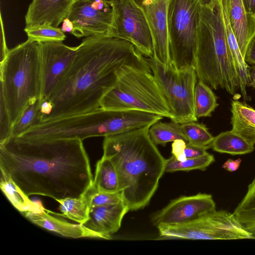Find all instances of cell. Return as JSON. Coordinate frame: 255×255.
<instances>
[{"label": "cell", "instance_id": "6da1fadb", "mask_svg": "<svg viewBox=\"0 0 255 255\" xmlns=\"http://www.w3.org/2000/svg\"><path fill=\"white\" fill-rule=\"evenodd\" d=\"M0 169L27 196L55 200L80 197L94 179L83 140L76 138L26 141L11 137L0 143Z\"/></svg>", "mask_w": 255, "mask_h": 255}, {"label": "cell", "instance_id": "7a4b0ae2", "mask_svg": "<svg viewBox=\"0 0 255 255\" xmlns=\"http://www.w3.org/2000/svg\"><path fill=\"white\" fill-rule=\"evenodd\" d=\"M131 66L151 71L129 42L108 36L86 37L66 75L51 95V112L41 122L94 111L116 84L120 70Z\"/></svg>", "mask_w": 255, "mask_h": 255}, {"label": "cell", "instance_id": "3957f363", "mask_svg": "<svg viewBox=\"0 0 255 255\" xmlns=\"http://www.w3.org/2000/svg\"><path fill=\"white\" fill-rule=\"evenodd\" d=\"M150 126L104 137L103 154L113 163L119 191L129 211L144 208L165 172V159L148 134Z\"/></svg>", "mask_w": 255, "mask_h": 255}, {"label": "cell", "instance_id": "277c9868", "mask_svg": "<svg viewBox=\"0 0 255 255\" xmlns=\"http://www.w3.org/2000/svg\"><path fill=\"white\" fill-rule=\"evenodd\" d=\"M195 72L211 88L235 95L239 81L229 51L221 0L212 7L202 6L198 26Z\"/></svg>", "mask_w": 255, "mask_h": 255}, {"label": "cell", "instance_id": "5b68a950", "mask_svg": "<svg viewBox=\"0 0 255 255\" xmlns=\"http://www.w3.org/2000/svg\"><path fill=\"white\" fill-rule=\"evenodd\" d=\"M0 96L13 126L26 107L40 98V43L27 39L9 49L0 62Z\"/></svg>", "mask_w": 255, "mask_h": 255}, {"label": "cell", "instance_id": "8992f818", "mask_svg": "<svg viewBox=\"0 0 255 255\" xmlns=\"http://www.w3.org/2000/svg\"><path fill=\"white\" fill-rule=\"evenodd\" d=\"M100 107L135 110L171 119L170 108L151 71L131 66L120 70L115 85L103 97Z\"/></svg>", "mask_w": 255, "mask_h": 255}, {"label": "cell", "instance_id": "52a82bcc", "mask_svg": "<svg viewBox=\"0 0 255 255\" xmlns=\"http://www.w3.org/2000/svg\"><path fill=\"white\" fill-rule=\"evenodd\" d=\"M123 125V118L118 112L100 107L91 112L39 123L15 137L26 141L65 138L83 140L118 134Z\"/></svg>", "mask_w": 255, "mask_h": 255}, {"label": "cell", "instance_id": "ba28073f", "mask_svg": "<svg viewBox=\"0 0 255 255\" xmlns=\"http://www.w3.org/2000/svg\"><path fill=\"white\" fill-rule=\"evenodd\" d=\"M202 7L199 0H168L169 53L171 67L176 70L195 69Z\"/></svg>", "mask_w": 255, "mask_h": 255}, {"label": "cell", "instance_id": "9c48e42d", "mask_svg": "<svg viewBox=\"0 0 255 255\" xmlns=\"http://www.w3.org/2000/svg\"><path fill=\"white\" fill-rule=\"evenodd\" d=\"M146 60L170 108L171 121L180 124L197 122L194 98L198 78L195 69L176 70L153 57Z\"/></svg>", "mask_w": 255, "mask_h": 255}, {"label": "cell", "instance_id": "30bf717a", "mask_svg": "<svg viewBox=\"0 0 255 255\" xmlns=\"http://www.w3.org/2000/svg\"><path fill=\"white\" fill-rule=\"evenodd\" d=\"M157 228L160 239H255L234 213L225 210H215L186 224Z\"/></svg>", "mask_w": 255, "mask_h": 255}, {"label": "cell", "instance_id": "8fae6325", "mask_svg": "<svg viewBox=\"0 0 255 255\" xmlns=\"http://www.w3.org/2000/svg\"><path fill=\"white\" fill-rule=\"evenodd\" d=\"M114 9L109 36L128 41L144 57L153 56L151 32L141 9L134 0H110Z\"/></svg>", "mask_w": 255, "mask_h": 255}, {"label": "cell", "instance_id": "7c38bea8", "mask_svg": "<svg viewBox=\"0 0 255 255\" xmlns=\"http://www.w3.org/2000/svg\"><path fill=\"white\" fill-rule=\"evenodd\" d=\"M77 38L109 36L114 20V9L110 0H74L66 18Z\"/></svg>", "mask_w": 255, "mask_h": 255}, {"label": "cell", "instance_id": "4fadbf2b", "mask_svg": "<svg viewBox=\"0 0 255 255\" xmlns=\"http://www.w3.org/2000/svg\"><path fill=\"white\" fill-rule=\"evenodd\" d=\"M41 91L39 102L49 100L69 69L77 46L70 47L62 42L40 43Z\"/></svg>", "mask_w": 255, "mask_h": 255}, {"label": "cell", "instance_id": "5bb4252c", "mask_svg": "<svg viewBox=\"0 0 255 255\" xmlns=\"http://www.w3.org/2000/svg\"><path fill=\"white\" fill-rule=\"evenodd\" d=\"M215 210L216 204L212 196L199 193L172 200L154 214L151 220L156 227L179 225L194 221Z\"/></svg>", "mask_w": 255, "mask_h": 255}, {"label": "cell", "instance_id": "9a60e30c", "mask_svg": "<svg viewBox=\"0 0 255 255\" xmlns=\"http://www.w3.org/2000/svg\"><path fill=\"white\" fill-rule=\"evenodd\" d=\"M142 11L153 42V57L171 67L168 48L167 10L168 0H134Z\"/></svg>", "mask_w": 255, "mask_h": 255}, {"label": "cell", "instance_id": "2e32d148", "mask_svg": "<svg viewBox=\"0 0 255 255\" xmlns=\"http://www.w3.org/2000/svg\"><path fill=\"white\" fill-rule=\"evenodd\" d=\"M221 2L245 59L248 47L255 37V16L247 11L242 0H221Z\"/></svg>", "mask_w": 255, "mask_h": 255}, {"label": "cell", "instance_id": "e0dca14e", "mask_svg": "<svg viewBox=\"0 0 255 255\" xmlns=\"http://www.w3.org/2000/svg\"><path fill=\"white\" fill-rule=\"evenodd\" d=\"M73 0H32L25 15V27L43 24L58 27L66 18Z\"/></svg>", "mask_w": 255, "mask_h": 255}, {"label": "cell", "instance_id": "ac0fdd59", "mask_svg": "<svg viewBox=\"0 0 255 255\" xmlns=\"http://www.w3.org/2000/svg\"><path fill=\"white\" fill-rule=\"evenodd\" d=\"M129 211L123 201L118 203L90 208L89 219L83 225L110 240L111 235L121 228L124 217Z\"/></svg>", "mask_w": 255, "mask_h": 255}, {"label": "cell", "instance_id": "d6986e66", "mask_svg": "<svg viewBox=\"0 0 255 255\" xmlns=\"http://www.w3.org/2000/svg\"><path fill=\"white\" fill-rule=\"evenodd\" d=\"M22 214L34 224L62 236L105 239L103 235L89 230L83 225L70 223L49 215L46 209L38 213L26 212Z\"/></svg>", "mask_w": 255, "mask_h": 255}, {"label": "cell", "instance_id": "ffe728a7", "mask_svg": "<svg viewBox=\"0 0 255 255\" xmlns=\"http://www.w3.org/2000/svg\"><path fill=\"white\" fill-rule=\"evenodd\" d=\"M231 130L249 143L255 144V109L244 102H231Z\"/></svg>", "mask_w": 255, "mask_h": 255}, {"label": "cell", "instance_id": "44dd1931", "mask_svg": "<svg viewBox=\"0 0 255 255\" xmlns=\"http://www.w3.org/2000/svg\"><path fill=\"white\" fill-rule=\"evenodd\" d=\"M0 187L11 204L19 212L38 213L45 210L40 202L31 200L9 176L2 172Z\"/></svg>", "mask_w": 255, "mask_h": 255}, {"label": "cell", "instance_id": "7402d4cb", "mask_svg": "<svg viewBox=\"0 0 255 255\" xmlns=\"http://www.w3.org/2000/svg\"><path fill=\"white\" fill-rule=\"evenodd\" d=\"M56 201L60 204L59 210L62 213H55L47 210L48 212L67 218L81 225L89 220L91 207L87 190L79 197H67Z\"/></svg>", "mask_w": 255, "mask_h": 255}, {"label": "cell", "instance_id": "603a6c76", "mask_svg": "<svg viewBox=\"0 0 255 255\" xmlns=\"http://www.w3.org/2000/svg\"><path fill=\"white\" fill-rule=\"evenodd\" d=\"M211 148L220 153L241 155L253 152L255 146L231 130L221 132L214 137Z\"/></svg>", "mask_w": 255, "mask_h": 255}, {"label": "cell", "instance_id": "cb8c5ba5", "mask_svg": "<svg viewBox=\"0 0 255 255\" xmlns=\"http://www.w3.org/2000/svg\"><path fill=\"white\" fill-rule=\"evenodd\" d=\"M92 187L97 191L119 192L116 170L112 162L104 156H102L97 163Z\"/></svg>", "mask_w": 255, "mask_h": 255}, {"label": "cell", "instance_id": "d4e9b609", "mask_svg": "<svg viewBox=\"0 0 255 255\" xmlns=\"http://www.w3.org/2000/svg\"><path fill=\"white\" fill-rule=\"evenodd\" d=\"M233 213L244 229L255 239V178L249 185L246 195Z\"/></svg>", "mask_w": 255, "mask_h": 255}, {"label": "cell", "instance_id": "484cf974", "mask_svg": "<svg viewBox=\"0 0 255 255\" xmlns=\"http://www.w3.org/2000/svg\"><path fill=\"white\" fill-rule=\"evenodd\" d=\"M194 106L197 119L211 117L212 113L219 106L217 97L211 88L199 80L194 91Z\"/></svg>", "mask_w": 255, "mask_h": 255}, {"label": "cell", "instance_id": "4316f807", "mask_svg": "<svg viewBox=\"0 0 255 255\" xmlns=\"http://www.w3.org/2000/svg\"><path fill=\"white\" fill-rule=\"evenodd\" d=\"M148 134L155 145H165L177 139L187 141L181 127V124L171 122H161L160 121L151 125L148 129Z\"/></svg>", "mask_w": 255, "mask_h": 255}, {"label": "cell", "instance_id": "83f0119b", "mask_svg": "<svg viewBox=\"0 0 255 255\" xmlns=\"http://www.w3.org/2000/svg\"><path fill=\"white\" fill-rule=\"evenodd\" d=\"M214 161V156L208 152L198 157L186 158L183 161L178 160L172 155L165 159V172L188 171L196 169L204 171Z\"/></svg>", "mask_w": 255, "mask_h": 255}, {"label": "cell", "instance_id": "f1b7e54d", "mask_svg": "<svg viewBox=\"0 0 255 255\" xmlns=\"http://www.w3.org/2000/svg\"><path fill=\"white\" fill-rule=\"evenodd\" d=\"M181 127L187 142L208 149L211 148L214 137L206 125L196 122H190L182 124Z\"/></svg>", "mask_w": 255, "mask_h": 255}, {"label": "cell", "instance_id": "f546056e", "mask_svg": "<svg viewBox=\"0 0 255 255\" xmlns=\"http://www.w3.org/2000/svg\"><path fill=\"white\" fill-rule=\"evenodd\" d=\"M24 30L27 35L28 39L39 43L62 42L66 38L61 28L48 24L25 27Z\"/></svg>", "mask_w": 255, "mask_h": 255}, {"label": "cell", "instance_id": "4dcf8cb0", "mask_svg": "<svg viewBox=\"0 0 255 255\" xmlns=\"http://www.w3.org/2000/svg\"><path fill=\"white\" fill-rule=\"evenodd\" d=\"M39 99L31 102L25 109L17 121L13 125L12 137H17L31 126L40 122Z\"/></svg>", "mask_w": 255, "mask_h": 255}, {"label": "cell", "instance_id": "1f68e13d", "mask_svg": "<svg viewBox=\"0 0 255 255\" xmlns=\"http://www.w3.org/2000/svg\"><path fill=\"white\" fill-rule=\"evenodd\" d=\"M87 191L89 195L90 207L114 204L123 201L120 192L109 193L97 191L92 185Z\"/></svg>", "mask_w": 255, "mask_h": 255}, {"label": "cell", "instance_id": "d6a6232c", "mask_svg": "<svg viewBox=\"0 0 255 255\" xmlns=\"http://www.w3.org/2000/svg\"><path fill=\"white\" fill-rule=\"evenodd\" d=\"M12 127L4 101L0 96V143L12 137Z\"/></svg>", "mask_w": 255, "mask_h": 255}, {"label": "cell", "instance_id": "836d02e7", "mask_svg": "<svg viewBox=\"0 0 255 255\" xmlns=\"http://www.w3.org/2000/svg\"><path fill=\"white\" fill-rule=\"evenodd\" d=\"M187 143L185 140L182 139H177L172 142L171 153L179 161H183L187 158L184 154Z\"/></svg>", "mask_w": 255, "mask_h": 255}, {"label": "cell", "instance_id": "e575fe53", "mask_svg": "<svg viewBox=\"0 0 255 255\" xmlns=\"http://www.w3.org/2000/svg\"><path fill=\"white\" fill-rule=\"evenodd\" d=\"M207 148L187 143L184 154L187 158H196L203 156L207 153Z\"/></svg>", "mask_w": 255, "mask_h": 255}, {"label": "cell", "instance_id": "d590c367", "mask_svg": "<svg viewBox=\"0 0 255 255\" xmlns=\"http://www.w3.org/2000/svg\"><path fill=\"white\" fill-rule=\"evenodd\" d=\"M0 22H1V30H0V62L2 61L6 55L8 54V52L9 49H8L6 43L5 41L4 31L3 28V24L2 23V20L1 17L0 16Z\"/></svg>", "mask_w": 255, "mask_h": 255}, {"label": "cell", "instance_id": "8d00e7d4", "mask_svg": "<svg viewBox=\"0 0 255 255\" xmlns=\"http://www.w3.org/2000/svg\"><path fill=\"white\" fill-rule=\"evenodd\" d=\"M247 63L255 64V37L250 43L245 56Z\"/></svg>", "mask_w": 255, "mask_h": 255}, {"label": "cell", "instance_id": "74e56055", "mask_svg": "<svg viewBox=\"0 0 255 255\" xmlns=\"http://www.w3.org/2000/svg\"><path fill=\"white\" fill-rule=\"evenodd\" d=\"M242 160L238 158L236 160L228 159L222 165V168L229 172L236 171L240 167Z\"/></svg>", "mask_w": 255, "mask_h": 255}, {"label": "cell", "instance_id": "f35d334b", "mask_svg": "<svg viewBox=\"0 0 255 255\" xmlns=\"http://www.w3.org/2000/svg\"><path fill=\"white\" fill-rule=\"evenodd\" d=\"M247 11L255 16V0H242Z\"/></svg>", "mask_w": 255, "mask_h": 255}, {"label": "cell", "instance_id": "ab89813d", "mask_svg": "<svg viewBox=\"0 0 255 255\" xmlns=\"http://www.w3.org/2000/svg\"><path fill=\"white\" fill-rule=\"evenodd\" d=\"M248 86L255 88V66L250 68V79Z\"/></svg>", "mask_w": 255, "mask_h": 255}, {"label": "cell", "instance_id": "60d3db41", "mask_svg": "<svg viewBox=\"0 0 255 255\" xmlns=\"http://www.w3.org/2000/svg\"><path fill=\"white\" fill-rule=\"evenodd\" d=\"M217 0H199L202 6L212 7L214 6Z\"/></svg>", "mask_w": 255, "mask_h": 255}]
</instances>
